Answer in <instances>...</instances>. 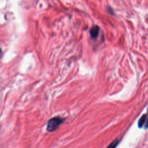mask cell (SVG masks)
Instances as JSON below:
<instances>
[{
  "label": "cell",
  "mask_w": 148,
  "mask_h": 148,
  "mask_svg": "<svg viewBox=\"0 0 148 148\" xmlns=\"http://www.w3.org/2000/svg\"><path fill=\"white\" fill-rule=\"evenodd\" d=\"M147 120V116L146 114H143L142 116V117L139 119V121H138V127L139 128H141L143 126L144 124L146 122Z\"/></svg>",
  "instance_id": "3957f363"
},
{
  "label": "cell",
  "mask_w": 148,
  "mask_h": 148,
  "mask_svg": "<svg viewBox=\"0 0 148 148\" xmlns=\"http://www.w3.org/2000/svg\"><path fill=\"white\" fill-rule=\"evenodd\" d=\"M99 28L98 26L95 25L92 27L90 31V34L91 38H96L99 34Z\"/></svg>",
  "instance_id": "7a4b0ae2"
},
{
  "label": "cell",
  "mask_w": 148,
  "mask_h": 148,
  "mask_svg": "<svg viewBox=\"0 0 148 148\" xmlns=\"http://www.w3.org/2000/svg\"><path fill=\"white\" fill-rule=\"evenodd\" d=\"M62 121H63L62 119L60 117H56L52 118L48 121L47 125V131L52 132L56 130Z\"/></svg>",
  "instance_id": "6da1fadb"
},
{
  "label": "cell",
  "mask_w": 148,
  "mask_h": 148,
  "mask_svg": "<svg viewBox=\"0 0 148 148\" xmlns=\"http://www.w3.org/2000/svg\"><path fill=\"white\" fill-rule=\"evenodd\" d=\"M147 114H148V110H147ZM148 127V117H147V119L146 120V124H145V128H147Z\"/></svg>",
  "instance_id": "5b68a950"
},
{
  "label": "cell",
  "mask_w": 148,
  "mask_h": 148,
  "mask_svg": "<svg viewBox=\"0 0 148 148\" xmlns=\"http://www.w3.org/2000/svg\"><path fill=\"white\" fill-rule=\"evenodd\" d=\"M118 143H119V140L116 139V140H114L113 142H112L108 146V147H116V146L117 145Z\"/></svg>",
  "instance_id": "277c9868"
},
{
  "label": "cell",
  "mask_w": 148,
  "mask_h": 148,
  "mask_svg": "<svg viewBox=\"0 0 148 148\" xmlns=\"http://www.w3.org/2000/svg\"><path fill=\"white\" fill-rule=\"evenodd\" d=\"M2 52L1 49H0V58H1V56H2Z\"/></svg>",
  "instance_id": "8992f818"
}]
</instances>
